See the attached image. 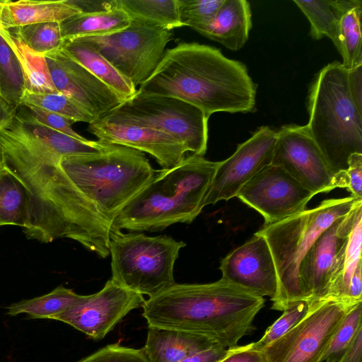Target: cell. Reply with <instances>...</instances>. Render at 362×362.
I'll return each instance as SVG.
<instances>
[{"label":"cell","mask_w":362,"mask_h":362,"mask_svg":"<svg viewBox=\"0 0 362 362\" xmlns=\"http://www.w3.org/2000/svg\"><path fill=\"white\" fill-rule=\"evenodd\" d=\"M1 149L4 165L30 193L26 238L44 243L68 238L107 257L112 223L64 173L62 157L54 148L41 139L30 138Z\"/></svg>","instance_id":"cell-1"},{"label":"cell","mask_w":362,"mask_h":362,"mask_svg":"<svg viewBox=\"0 0 362 362\" xmlns=\"http://www.w3.org/2000/svg\"><path fill=\"white\" fill-rule=\"evenodd\" d=\"M257 88L244 64L216 47L182 42L165 50L138 91L178 98L209 118L218 112H255Z\"/></svg>","instance_id":"cell-2"},{"label":"cell","mask_w":362,"mask_h":362,"mask_svg":"<svg viewBox=\"0 0 362 362\" xmlns=\"http://www.w3.org/2000/svg\"><path fill=\"white\" fill-rule=\"evenodd\" d=\"M254 295L223 279L209 284H175L145 300L143 317L148 326L207 337L227 349L254 329L264 305Z\"/></svg>","instance_id":"cell-3"},{"label":"cell","mask_w":362,"mask_h":362,"mask_svg":"<svg viewBox=\"0 0 362 362\" xmlns=\"http://www.w3.org/2000/svg\"><path fill=\"white\" fill-rule=\"evenodd\" d=\"M219 161L192 154L157 175L119 212L112 226L121 230L160 231L177 223H192L202 203Z\"/></svg>","instance_id":"cell-4"},{"label":"cell","mask_w":362,"mask_h":362,"mask_svg":"<svg viewBox=\"0 0 362 362\" xmlns=\"http://www.w3.org/2000/svg\"><path fill=\"white\" fill-rule=\"evenodd\" d=\"M306 125L332 170L347 168L349 157L362 153V114L347 84V70L334 61L316 74L308 92Z\"/></svg>","instance_id":"cell-5"},{"label":"cell","mask_w":362,"mask_h":362,"mask_svg":"<svg viewBox=\"0 0 362 362\" xmlns=\"http://www.w3.org/2000/svg\"><path fill=\"white\" fill-rule=\"evenodd\" d=\"M59 164L73 184L111 223L159 172L143 152L117 144L96 153L63 157Z\"/></svg>","instance_id":"cell-6"},{"label":"cell","mask_w":362,"mask_h":362,"mask_svg":"<svg viewBox=\"0 0 362 362\" xmlns=\"http://www.w3.org/2000/svg\"><path fill=\"white\" fill-rule=\"evenodd\" d=\"M361 199L351 196L326 199L312 209L264 225L257 232L269 245L278 275L279 289L272 301L273 310L283 311L292 303L307 301L299 279L303 259L320 235Z\"/></svg>","instance_id":"cell-7"},{"label":"cell","mask_w":362,"mask_h":362,"mask_svg":"<svg viewBox=\"0 0 362 362\" xmlns=\"http://www.w3.org/2000/svg\"><path fill=\"white\" fill-rule=\"evenodd\" d=\"M185 245L170 236L123 233L112 226L109 238L111 279L142 296H155L175 284V262Z\"/></svg>","instance_id":"cell-8"},{"label":"cell","mask_w":362,"mask_h":362,"mask_svg":"<svg viewBox=\"0 0 362 362\" xmlns=\"http://www.w3.org/2000/svg\"><path fill=\"white\" fill-rule=\"evenodd\" d=\"M100 120L165 132L182 142L187 151L200 156L207 149L209 117L198 107L173 97L136 90Z\"/></svg>","instance_id":"cell-9"},{"label":"cell","mask_w":362,"mask_h":362,"mask_svg":"<svg viewBox=\"0 0 362 362\" xmlns=\"http://www.w3.org/2000/svg\"><path fill=\"white\" fill-rule=\"evenodd\" d=\"M172 35V30L132 19L130 25L122 30L74 39L97 51L136 88L157 68Z\"/></svg>","instance_id":"cell-10"},{"label":"cell","mask_w":362,"mask_h":362,"mask_svg":"<svg viewBox=\"0 0 362 362\" xmlns=\"http://www.w3.org/2000/svg\"><path fill=\"white\" fill-rule=\"evenodd\" d=\"M353 306L331 300L321 301L263 350L267 362H322L334 334Z\"/></svg>","instance_id":"cell-11"},{"label":"cell","mask_w":362,"mask_h":362,"mask_svg":"<svg viewBox=\"0 0 362 362\" xmlns=\"http://www.w3.org/2000/svg\"><path fill=\"white\" fill-rule=\"evenodd\" d=\"M272 164L315 195L347 186L345 170L335 173L332 170L306 125H285L276 132Z\"/></svg>","instance_id":"cell-12"},{"label":"cell","mask_w":362,"mask_h":362,"mask_svg":"<svg viewBox=\"0 0 362 362\" xmlns=\"http://www.w3.org/2000/svg\"><path fill=\"white\" fill-rule=\"evenodd\" d=\"M314 196L283 168L271 164L246 183L236 197L259 212L264 225H269L305 211Z\"/></svg>","instance_id":"cell-13"},{"label":"cell","mask_w":362,"mask_h":362,"mask_svg":"<svg viewBox=\"0 0 362 362\" xmlns=\"http://www.w3.org/2000/svg\"><path fill=\"white\" fill-rule=\"evenodd\" d=\"M276 141V132L267 126L261 127L239 144L229 158L219 161L203 207L236 197L255 175L272 164Z\"/></svg>","instance_id":"cell-14"},{"label":"cell","mask_w":362,"mask_h":362,"mask_svg":"<svg viewBox=\"0 0 362 362\" xmlns=\"http://www.w3.org/2000/svg\"><path fill=\"white\" fill-rule=\"evenodd\" d=\"M142 295L111 279L98 292L54 316L95 340L103 339L131 310L142 307Z\"/></svg>","instance_id":"cell-15"},{"label":"cell","mask_w":362,"mask_h":362,"mask_svg":"<svg viewBox=\"0 0 362 362\" xmlns=\"http://www.w3.org/2000/svg\"><path fill=\"white\" fill-rule=\"evenodd\" d=\"M45 57L56 90L76 102L96 120L124 100L62 48Z\"/></svg>","instance_id":"cell-16"},{"label":"cell","mask_w":362,"mask_h":362,"mask_svg":"<svg viewBox=\"0 0 362 362\" xmlns=\"http://www.w3.org/2000/svg\"><path fill=\"white\" fill-rule=\"evenodd\" d=\"M361 212L362 199L320 235L303 259L299 279L309 310L325 300L336 258Z\"/></svg>","instance_id":"cell-17"},{"label":"cell","mask_w":362,"mask_h":362,"mask_svg":"<svg viewBox=\"0 0 362 362\" xmlns=\"http://www.w3.org/2000/svg\"><path fill=\"white\" fill-rule=\"evenodd\" d=\"M223 280L254 295L269 296L273 301L278 293L276 266L265 238L256 233L221 261Z\"/></svg>","instance_id":"cell-18"},{"label":"cell","mask_w":362,"mask_h":362,"mask_svg":"<svg viewBox=\"0 0 362 362\" xmlns=\"http://www.w3.org/2000/svg\"><path fill=\"white\" fill-rule=\"evenodd\" d=\"M87 129L101 142L124 146L150 154L163 170L178 165L187 151L175 137L151 128L109 124L98 119L89 124Z\"/></svg>","instance_id":"cell-19"},{"label":"cell","mask_w":362,"mask_h":362,"mask_svg":"<svg viewBox=\"0 0 362 362\" xmlns=\"http://www.w3.org/2000/svg\"><path fill=\"white\" fill-rule=\"evenodd\" d=\"M218 343L203 335L148 326L146 341L142 351L149 362H180Z\"/></svg>","instance_id":"cell-20"},{"label":"cell","mask_w":362,"mask_h":362,"mask_svg":"<svg viewBox=\"0 0 362 362\" xmlns=\"http://www.w3.org/2000/svg\"><path fill=\"white\" fill-rule=\"evenodd\" d=\"M251 28L250 3L246 0H225L214 18L197 32L228 49L238 51L247 41Z\"/></svg>","instance_id":"cell-21"},{"label":"cell","mask_w":362,"mask_h":362,"mask_svg":"<svg viewBox=\"0 0 362 362\" xmlns=\"http://www.w3.org/2000/svg\"><path fill=\"white\" fill-rule=\"evenodd\" d=\"M80 13L68 0H7L2 12L3 29L10 30L30 24L57 22Z\"/></svg>","instance_id":"cell-22"},{"label":"cell","mask_w":362,"mask_h":362,"mask_svg":"<svg viewBox=\"0 0 362 362\" xmlns=\"http://www.w3.org/2000/svg\"><path fill=\"white\" fill-rule=\"evenodd\" d=\"M310 24V34L315 40L329 37L339 49V31L342 16L362 6L361 0H293Z\"/></svg>","instance_id":"cell-23"},{"label":"cell","mask_w":362,"mask_h":362,"mask_svg":"<svg viewBox=\"0 0 362 362\" xmlns=\"http://www.w3.org/2000/svg\"><path fill=\"white\" fill-rule=\"evenodd\" d=\"M361 219L362 212L358 215L346 242L338 253L332 268L325 300H334L348 305L346 304V296L351 280L357 266L362 262Z\"/></svg>","instance_id":"cell-24"},{"label":"cell","mask_w":362,"mask_h":362,"mask_svg":"<svg viewBox=\"0 0 362 362\" xmlns=\"http://www.w3.org/2000/svg\"><path fill=\"white\" fill-rule=\"evenodd\" d=\"M61 48L124 100L136 92L130 81L89 45L71 39L64 40Z\"/></svg>","instance_id":"cell-25"},{"label":"cell","mask_w":362,"mask_h":362,"mask_svg":"<svg viewBox=\"0 0 362 362\" xmlns=\"http://www.w3.org/2000/svg\"><path fill=\"white\" fill-rule=\"evenodd\" d=\"M30 193L11 170H0V226L28 227L30 220Z\"/></svg>","instance_id":"cell-26"},{"label":"cell","mask_w":362,"mask_h":362,"mask_svg":"<svg viewBox=\"0 0 362 362\" xmlns=\"http://www.w3.org/2000/svg\"><path fill=\"white\" fill-rule=\"evenodd\" d=\"M131 18L121 8L93 13H78L60 23L63 40L103 35L128 27Z\"/></svg>","instance_id":"cell-27"},{"label":"cell","mask_w":362,"mask_h":362,"mask_svg":"<svg viewBox=\"0 0 362 362\" xmlns=\"http://www.w3.org/2000/svg\"><path fill=\"white\" fill-rule=\"evenodd\" d=\"M0 34L17 57L25 79L27 91L34 93H57L52 83L45 54L28 48L9 30Z\"/></svg>","instance_id":"cell-28"},{"label":"cell","mask_w":362,"mask_h":362,"mask_svg":"<svg viewBox=\"0 0 362 362\" xmlns=\"http://www.w3.org/2000/svg\"><path fill=\"white\" fill-rule=\"evenodd\" d=\"M87 296L78 295L72 289L59 286L45 295L10 305L7 308L6 314L15 316L25 313L29 318L52 319L54 316L83 301Z\"/></svg>","instance_id":"cell-29"},{"label":"cell","mask_w":362,"mask_h":362,"mask_svg":"<svg viewBox=\"0 0 362 362\" xmlns=\"http://www.w3.org/2000/svg\"><path fill=\"white\" fill-rule=\"evenodd\" d=\"M131 19H140L172 30L182 27L177 0H117Z\"/></svg>","instance_id":"cell-30"},{"label":"cell","mask_w":362,"mask_h":362,"mask_svg":"<svg viewBox=\"0 0 362 362\" xmlns=\"http://www.w3.org/2000/svg\"><path fill=\"white\" fill-rule=\"evenodd\" d=\"M27 90L25 79L19 61L0 34V94L18 107Z\"/></svg>","instance_id":"cell-31"},{"label":"cell","mask_w":362,"mask_h":362,"mask_svg":"<svg viewBox=\"0 0 362 362\" xmlns=\"http://www.w3.org/2000/svg\"><path fill=\"white\" fill-rule=\"evenodd\" d=\"M361 13L362 6H357L346 13L340 21L337 50L346 70L362 64Z\"/></svg>","instance_id":"cell-32"},{"label":"cell","mask_w":362,"mask_h":362,"mask_svg":"<svg viewBox=\"0 0 362 362\" xmlns=\"http://www.w3.org/2000/svg\"><path fill=\"white\" fill-rule=\"evenodd\" d=\"M21 105H30L52 112L74 123L83 122L89 124L96 121L76 102L59 92L34 93L26 90L21 98Z\"/></svg>","instance_id":"cell-33"},{"label":"cell","mask_w":362,"mask_h":362,"mask_svg":"<svg viewBox=\"0 0 362 362\" xmlns=\"http://www.w3.org/2000/svg\"><path fill=\"white\" fill-rule=\"evenodd\" d=\"M8 30L28 48L42 54L60 49L64 43L60 23L57 22L30 24Z\"/></svg>","instance_id":"cell-34"},{"label":"cell","mask_w":362,"mask_h":362,"mask_svg":"<svg viewBox=\"0 0 362 362\" xmlns=\"http://www.w3.org/2000/svg\"><path fill=\"white\" fill-rule=\"evenodd\" d=\"M362 305H354L346 313L322 358V362H337L345 353L362 327Z\"/></svg>","instance_id":"cell-35"},{"label":"cell","mask_w":362,"mask_h":362,"mask_svg":"<svg viewBox=\"0 0 362 362\" xmlns=\"http://www.w3.org/2000/svg\"><path fill=\"white\" fill-rule=\"evenodd\" d=\"M309 305L306 300L291 303L283 310L282 315L265 331L262 338L250 343L251 347L262 351L271 344L281 338L298 324L308 314Z\"/></svg>","instance_id":"cell-36"},{"label":"cell","mask_w":362,"mask_h":362,"mask_svg":"<svg viewBox=\"0 0 362 362\" xmlns=\"http://www.w3.org/2000/svg\"><path fill=\"white\" fill-rule=\"evenodd\" d=\"M224 1L177 0L180 23L199 30L214 18Z\"/></svg>","instance_id":"cell-37"},{"label":"cell","mask_w":362,"mask_h":362,"mask_svg":"<svg viewBox=\"0 0 362 362\" xmlns=\"http://www.w3.org/2000/svg\"><path fill=\"white\" fill-rule=\"evenodd\" d=\"M18 110L25 115L37 122L59 132L65 134L75 139L86 140L76 132L71 125L72 121L52 112L30 105H21Z\"/></svg>","instance_id":"cell-38"},{"label":"cell","mask_w":362,"mask_h":362,"mask_svg":"<svg viewBox=\"0 0 362 362\" xmlns=\"http://www.w3.org/2000/svg\"><path fill=\"white\" fill-rule=\"evenodd\" d=\"M78 362H149L142 349L109 344Z\"/></svg>","instance_id":"cell-39"},{"label":"cell","mask_w":362,"mask_h":362,"mask_svg":"<svg viewBox=\"0 0 362 362\" xmlns=\"http://www.w3.org/2000/svg\"><path fill=\"white\" fill-rule=\"evenodd\" d=\"M347 190L351 197L362 199V153H352L347 160L345 170Z\"/></svg>","instance_id":"cell-40"},{"label":"cell","mask_w":362,"mask_h":362,"mask_svg":"<svg viewBox=\"0 0 362 362\" xmlns=\"http://www.w3.org/2000/svg\"><path fill=\"white\" fill-rule=\"evenodd\" d=\"M219 362H267L262 351L251 347L248 344L229 349L228 354Z\"/></svg>","instance_id":"cell-41"},{"label":"cell","mask_w":362,"mask_h":362,"mask_svg":"<svg viewBox=\"0 0 362 362\" xmlns=\"http://www.w3.org/2000/svg\"><path fill=\"white\" fill-rule=\"evenodd\" d=\"M347 84L351 99L362 114V64L347 70Z\"/></svg>","instance_id":"cell-42"},{"label":"cell","mask_w":362,"mask_h":362,"mask_svg":"<svg viewBox=\"0 0 362 362\" xmlns=\"http://www.w3.org/2000/svg\"><path fill=\"white\" fill-rule=\"evenodd\" d=\"M68 2L76 8L80 13H93L108 11L118 8L117 0H68Z\"/></svg>","instance_id":"cell-43"},{"label":"cell","mask_w":362,"mask_h":362,"mask_svg":"<svg viewBox=\"0 0 362 362\" xmlns=\"http://www.w3.org/2000/svg\"><path fill=\"white\" fill-rule=\"evenodd\" d=\"M229 349L216 344L212 347L192 354L180 362H219L228 354Z\"/></svg>","instance_id":"cell-44"},{"label":"cell","mask_w":362,"mask_h":362,"mask_svg":"<svg viewBox=\"0 0 362 362\" xmlns=\"http://www.w3.org/2000/svg\"><path fill=\"white\" fill-rule=\"evenodd\" d=\"M362 300V262L360 263L351 278L346 296V304L354 305Z\"/></svg>","instance_id":"cell-45"},{"label":"cell","mask_w":362,"mask_h":362,"mask_svg":"<svg viewBox=\"0 0 362 362\" xmlns=\"http://www.w3.org/2000/svg\"><path fill=\"white\" fill-rule=\"evenodd\" d=\"M337 362H362V327L358 329L349 347Z\"/></svg>","instance_id":"cell-46"},{"label":"cell","mask_w":362,"mask_h":362,"mask_svg":"<svg viewBox=\"0 0 362 362\" xmlns=\"http://www.w3.org/2000/svg\"><path fill=\"white\" fill-rule=\"evenodd\" d=\"M17 109L0 94V129L14 117Z\"/></svg>","instance_id":"cell-47"},{"label":"cell","mask_w":362,"mask_h":362,"mask_svg":"<svg viewBox=\"0 0 362 362\" xmlns=\"http://www.w3.org/2000/svg\"><path fill=\"white\" fill-rule=\"evenodd\" d=\"M7 0H0V30H4L1 23L2 12Z\"/></svg>","instance_id":"cell-48"},{"label":"cell","mask_w":362,"mask_h":362,"mask_svg":"<svg viewBox=\"0 0 362 362\" xmlns=\"http://www.w3.org/2000/svg\"><path fill=\"white\" fill-rule=\"evenodd\" d=\"M4 156L2 149L0 144V170L2 169L4 167Z\"/></svg>","instance_id":"cell-49"}]
</instances>
